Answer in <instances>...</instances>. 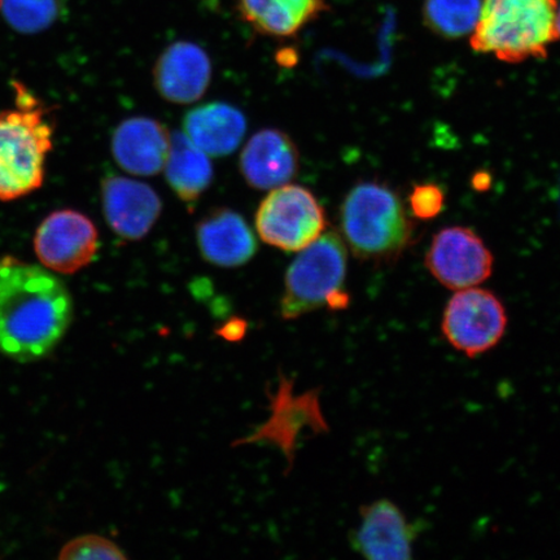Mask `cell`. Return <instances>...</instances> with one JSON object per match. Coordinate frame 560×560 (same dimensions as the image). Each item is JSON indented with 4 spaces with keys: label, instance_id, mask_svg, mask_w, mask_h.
<instances>
[{
    "label": "cell",
    "instance_id": "cell-1",
    "mask_svg": "<svg viewBox=\"0 0 560 560\" xmlns=\"http://www.w3.org/2000/svg\"><path fill=\"white\" fill-rule=\"evenodd\" d=\"M73 318V300L55 272L0 258V354L19 362L45 359Z\"/></svg>",
    "mask_w": 560,
    "mask_h": 560
},
{
    "label": "cell",
    "instance_id": "cell-2",
    "mask_svg": "<svg viewBox=\"0 0 560 560\" xmlns=\"http://www.w3.org/2000/svg\"><path fill=\"white\" fill-rule=\"evenodd\" d=\"M342 241L362 261L388 262L400 257L415 237V226L394 188L360 182L340 208Z\"/></svg>",
    "mask_w": 560,
    "mask_h": 560
},
{
    "label": "cell",
    "instance_id": "cell-3",
    "mask_svg": "<svg viewBox=\"0 0 560 560\" xmlns=\"http://www.w3.org/2000/svg\"><path fill=\"white\" fill-rule=\"evenodd\" d=\"M558 12V0H481L471 47L505 62L544 59L560 38Z\"/></svg>",
    "mask_w": 560,
    "mask_h": 560
},
{
    "label": "cell",
    "instance_id": "cell-4",
    "mask_svg": "<svg viewBox=\"0 0 560 560\" xmlns=\"http://www.w3.org/2000/svg\"><path fill=\"white\" fill-rule=\"evenodd\" d=\"M54 128L32 95L18 91V108L0 114V200L13 201L44 185Z\"/></svg>",
    "mask_w": 560,
    "mask_h": 560
},
{
    "label": "cell",
    "instance_id": "cell-5",
    "mask_svg": "<svg viewBox=\"0 0 560 560\" xmlns=\"http://www.w3.org/2000/svg\"><path fill=\"white\" fill-rule=\"evenodd\" d=\"M347 244L336 231H325L317 241L299 252L285 272L280 314L296 319L320 307L348 303L346 279Z\"/></svg>",
    "mask_w": 560,
    "mask_h": 560
},
{
    "label": "cell",
    "instance_id": "cell-6",
    "mask_svg": "<svg viewBox=\"0 0 560 560\" xmlns=\"http://www.w3.org/2000/svg\"><path fill=\"white\" fill-rule=\"evenodd\" d=\"M255 226L266 244L283 252H300L317 241L327 215L310 188L287 184L272 188L256 210Z\"/></svg>",
    "mask_w": 560,
    "mask_h": 560
},
{
    "label": "cell",
    "instance_id": "cell-7",
    "mask_svg": "<svg viewBox=\"0 0 560 560\" xmlns=\"http://www.w3.org/2000/svg\"><path fill=\"white\" fill-rule=\"evenodd\" d=\"M508 325L502 301L493 292L471 287L451 298L441 319V331L455 350L476 359L500 345Z\"/></svg>",
    "mask_w": 560,
    "mask_h": 560
},
{
    "label": "cell",
    "instance_id": "cell-8",
    "mask_svg": "<svg viewBox=\"0 0 560 560\" xmlns=\"http://www.w3.org/2000/svg\"><path fill=\"white\" fill-rule=\"evenodd\" d=\"M100 233L86 214L61 209L42 221L34 236V252L44 268L72 276L93 262Z\"/></svg>",
    "mask_w": 560,
    "mask_h": 560
},
{
    "label": "cell",
    "instance_id": "cell-9",
    "mask_svg": "<svg viewBox=\"0 0 560 560\" xmlns=\"http://www.w3.org/2000/svg\"><path fill=\"white\" fill-rule=\"evenodd\" d=\"M493 255L481 237L467 228H446L433 237L425 266L446 289L478 287L492 276Z\"/></svg>",
    "mask_w": 560,
    "mask_h": 560
},
{
    "label": "cell",
    "instance_id": "cell-10",
    "mask_svg": "<svg viewBox=\"0 0 560 560\" xmlns=\"http://www.w3.org/2000/svg\"><path fill=\"white\" fill-rule=\"evenodd\" d=\"M102 200L109 228L128 242L149 235L163 212V201L151 186L118 175L103 180Z\"/></svg>",
    "mask_w": 560,
    "mask_h": 560
},
{
    "label": "cell",
    "instance_id": "cell-11",
    "mask_svg": "<svg viewBox=\"0 0 560 560\" xmlns=\"http://www.w3.org/2000/svg\"><path fill=\"white\" fill-rule=\"evenodd\" d=\"M418 534L401 509L380 500L361 509V522L350 537L353 549L371 560H408Z\"/></svg>",
    "mask_w": 560,
    "mask_h": 560
},
{
    "label": "cell",
    "instance_id": "cell-12",
    "mask_svg": "<svg viewBox=\"0 0 560 560\" xmlns=\"http://www.w3.org/2000/svg\"><path fill=\"white\" fill-rule=\"evenodd\" d=\"M212 73L206 50L192 42H175L158 58L152 72L153 85L166 102L192 104L207 93Z\"/></svg>",
    "mask_w": 560,
    "mask_h": 560
},
{
    "label": "cell",
    "instance_id": "cell-13",
    "mask_svg": "<svg viewBox=\"0 0 560 560\" xmlns=\"http://www.w3.org/2000/svg\"><path fill=\"white\" fill-rule=\"evenodd\" d=\"M240 170L247 185L256 190L290 184L300 170L298 144L283 130L257 131L241 153Z\"/></svg>",
    "mask_w": 560,
    "mask_h": 560
},
{
    "label": "cell",
    "instance_id": "cell-14",
    "mask_svg": "<svg viewBox=\"0 0 560 560\" xmlns=\"http://www.w3.org/2000/svg\"><path fill=\"white\" fill-rule=\"evenodd\" d=\"M196 243L205 260L219 268H240L257 254L254 230L230 208L210 210L196 225Z\"/></svg>",
    "mask_w": 560,
    "mask_h": 560
},
{
    "label": "cell",
    "instance_id": "cell-15",
    "mask_svg": "<svg viewBox=\"0 0 560 560\" xmlns=\"http://www.w3.org/2000/svg\"><path fill=\"white\" fill-rule=\"evenodd\" d=\"M172 132L151 117L126 118L112 137V153L125 172L151 177L164 170Z\"/></svg>",
    "mask_w": 560,
    "mask_h": 560
},
{
    "label": "cell",
    "instance_id": "cell-16",
    "mask_svg": "<svg viewBox=\"0 0 560 560\" xmlns=\"http://www.w3.org/2000/svg\"><path fill=\"white\" fill-rule=\"evenodd\" d=\"M182 128L184 135L208 156L225 158L241 145L247 131V120L234 105L212 102L188 110Z\"/></svg>",
    "mask_w": 560,
    "mask_h": 560
},
{
    "label": "cell",
    "instance_id": "cell-17",
    "mask_svg": "<svg viewBox=\"0 0 560 560\" xmlns=\"http://www.w3.org/2000/svg\"><path fill=\"white\" fill-rule=\"evenodd\" d=\"M326 0H240L242 19L266 37H295L318 19Z\"/></svg>",
    "mask_w": 560,
    "mask_h": 560
},
{
    "label": "cell",
    "instance_id": "cell-18",
    "mask_svg": "<svg viewBox=\"0 0 560 560\" xmlns=\"http://www.w3.org/2000/svg\"><path fill=\"white\" fill-rule=\"evenodd\" d=\"M164 170L167 185L190 210L209 190L214 178L212 161L184 131L172 132L170 155Z\"/></svg>",
    "mask_w": 560,
    "mask_h": 560
},
{
    "label": "cell",
    "instance_id": "cell-19",
    "mask_svg": "<svg viewBox=\"0 0 560 560\" xmlns=\"http://www.w3.org/2000/svg\"><path fill=\"white\" fill-rule=\"evenodd\" d=\"M480 9L481 0H425V25L441 37L460 38L474 32Z\"/></svg>",
    "mask_w": 560,
    "mask_h": 560
},
{
    "label": "cell",
    "instance_id": "cell-20",
    "mask_svg": "<svg viewBox=\"0 0 560 560\" xmlns=\"http://www.w3.org/2000/svg\"><path fill=\"white\" fill-rule=\"evenodd\" d=\"M0 5L9 23L23 33L46 30L56 16L55 0H0Z\"/></svg>",
    "mask_w": 560,
    "mask_h": 560
},
{
    "label": "cell",
    "instance_id": "cell-21",
    "mask_svg": "<svg viewBox=\"0 0 560 560\" xmlns=\"http://www.w3.org/2000/svg\"><path fill=\"white\" fill-rule=\"evenodd\" d=\"M59 559L65 560H95V559H126L121 548L108 538L97 535H85L73 538L59 552Z\"/></svg>",
    "mask_w": 560,
    "mask_h": 560
},
{
    "label": "cell",
    "instance_id": "cell-22",
    "mask_svg": "<svg viewBox=\"0 0 560 560\" xmlns=\"http://www.w3.org/2000/svg\"><path fill=\"white\" fill-rule=\"evenodd\" d=\"M409 205L411 213L417 219L432 220L443 210L445 195L438 185H417L409 196Z\"/></svg>",
    "mask_w": 560,
    "mask_h": 560
},
{
    "label": "cell",
    "instance_id": "cell-23",
    "mask_svg": "<svg viewBox=\"0 0 560 560\" xmlns=\"http://www.w3.org/2000/svg\"><path fill=\"white\" fill-rule=\"evenodd\" d=\"M558 30H559V37H560V7L558 12Z\"/></svg>",
    "mask_w": 560,
    "mask_h": 560
}]
</instances>
